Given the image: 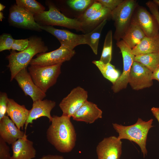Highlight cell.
Listing matches in <instances>:
<instances>
[{
	"mask_svg": "<svg viewBox=\"0 0 159 159\" xmlns=\"http://www.w3.org/2000/svg\"><path fill=\"white\" fill-rule=\"evenodd\" d=\"M4 14L2 12H0V21H2V19L4 18Z\"/></svg>",
	"mask_w": 159,
	"mask_h": 159,
	"instance_id": "cell-41",
	"label": "cell"
},
{
	"mask_svg": "<svg viewBox=\"0 0 159 159\" xmlns=\"http://www.w3.org/2000/svg\"><path fill=\"white\" fill-rule=\"evenodd\" d=\"M102 7L101 4L96 0L82 14L79 16L77 19L82 24L95 15Z\"/></svg>",
	"mask_w": 159,
	"mask_h": 159,
	"instance_id": "cell-30",
	"label": "cell"
},
{
	"mask_svg": "<svg viewBox=\"0 0 159 159\" xmlns=\"http://www.w3.org/2000/svg\"><path fill=\"white\" fill-rule=\"evenodd\" d=\"M102 5V7L109 9L112 11L124 1V0H96Z\"/></svg>",
	"mask_w": 159,
	"mask_h": 159,
	"instance_id": "cell-32",
	"label": "cell"
},
{
	"mask_svg": "<svg viewBox=\"0 0 159 159\" xmlns=\"http://www.w3.org/2000/svg\"><path fill=\"white\" fill-rule=\"evenodd\" d=\"M34 15L23 8L14 4L10 7L8 21L11 26L22 29L41 31L35 21Z\"/></svg>",
	"mask_w": 159,
	"mask_h": 159,
	"instance_id": "cell-9",
	"label": "cell"
},
{
	"mask_svg": "<svg viewBox=\"0 0 159 159\" xmlns=\"http://www.w3.org/2000/svg\"><path fill=\"white\" fill-rule=\"evenodd\" d=\"M153 1L158 6H159V0H153Z\"/></svg>",
	"mask_w": 159,
	"mask_h": 159,
	"instance_id": "cell-42",
	"label": "cell"
},
{
	"mask_svg": "<svg viewBox=\"0 0 159 159\" xmlns=\"http://www.w3.org/2000/svg\"><path fill=\"white\" fill-rule=\"evenodd\" d=\"M138 5L135 0H124L123 2L111 12V19L114 21L115 29L114 39L121 40L132 21L134 11Z\"/></svg>",
	"mask_w": 159,
	"mask_h": 159,
	"instance_id": "cell-5",
	"label": "cell"
},
{
	"mask_svg": "<svg viewBox=\"0 0 159 159\" xmlns=\"http://www.w3.org/2000/svg\"><path fill=\"white\" fill-rule=\"evenodd\" d=\"M153 73L140 63L134 61L131 67L128 83L135 90L150 87L153 84Z\"/></svg>",
	"mask_w": 159,
	"mask_h": 159,
	"instance_id": "cell-11",
	"label": "cell"
},
{
	"mask_svg": "<svg viewBox=\"0 0 159 159\" xmlns=\"http://www.w3.org/2000/svg\"><path fill=\"white\" fill-rule=\"evenodd\" d=\"M151 14L153 15L159 26V11L158 6L153 1H149L146 3Z\"/></svg>",
	"mask_w": 159,
	"mask_h": 159,
	"instance_id": "cell-36",
	"label": "cell"
},
{
	"mask_svg": "<svg viewBox=\"0 0 159 159\" xmlns=\"http://www.w3.org/2000/svg\"><path fill=\"white\" fill-rule=\"evenodd\" d=\"M14 79L16 80L25 95L30 96L33 102L42 100L46 96V93L34 84L26 68L19 71Z\"/></svg>",
	"mask_w": 159,
	"mask_h": 159,
	"instance_id": "cell-15",
	"label": "cell"
},
{
	"mask_svg": "<svg viewBox=\"0 0 159 159\" xmlns=\"http://www.w3.org/2000/svg\"><path fill=\"white\" fill-rule=\"evenodd\" d=\"M132 52L135 56L159 52V33L153 37L145 36Z\"/></svg>",
	"mask_w": 159,
	"mask_h": 159,
	"instance_id": "cell-21",
	"label": "cell"
},
{
	"mask_svg": "<svg viewBox=\"0 0 159 159\" xmlns=\"http://www.w3.org/2000/svg\"><path fill=\"white\" fill-rule=\"evenodd\" d=\"M16 4L34 15L40 14L45 11V7L35 0H16Z\"/></svg>",
	"mask_w": 159,
	"mask_h": 159,
	"instance_id": "cell-28",
	"label": "cell"
},
{
	"mask_svg": "<svg viewBox=\"0 0 159 159\" xmlns=\"http://www.w3.org/2000/svg\"><path fill=\"white\" fill-rule=\"evenodd\" d=\"M44 30L56 37L61 45L73 50L76 46L85 44L83 34H78L68 30L55 28L51 26H40Z\"/></svg>",
	"mask_w": 159,
	"mask_h": 159,
	"instance_id": "cell-14",
	"label": "cell"
},
{
	"mask_svg": "<svg viewBox=\"0 0 159 159\" xmlns=\"http://www.w3.org/2000/svg\"><path fill=\"white\" fill-rule=\"evenodd\" d=\"M29 110L24 105H21L12 99L9 98L7 106V115L10 118L16 126L22 130L27 119Z\"/></svg>",
	"mask_w": 159,
	"mask_h": 159,
	"instance_id": "cell-20",
	"label": "cell"
},
{
	"mask_svg": "<svg viewBox=\"0 0 159 159\" xmlns=\"http://www.w3.org/2000/svg\"><path fill=\"white\" fill-rule=\"evenodd\" d=\"M26 134L11 144L12 155L10 159H32L36 156V151L32 141L27 138Z\"/></svg>",
	"mask_w": 159,
	"mask_h": 159,
	"instance_id": "cell-18",
	"label": "cell"
},
{
	"mask_svg": "<svg viewBox=\"0 0 159 159\" xmlns=\"http://www.w3.org/2000/svg\"><path fill=\"white\" fill-rule=\"evenodd\" d=\"M29 39L28 45L25 49L19 52L12 50L6 57L9 61L7 67L10 71V81L19 71L26 68L34 56L38 53L46 52L48 50L47 46L40 37L32 36Z\"/></svg>",
	"mask_w": 159,
	"mask_h": 159,
	"instance_id": "cell-2",
	"label": "cell"
},
{
	"mask_svg": "<svg viewBox=\"0 0 159 159\" xmlns=\"http://www.w3.org/2000/svg\"><path fill=\"white\" fill-rule=\"evenodd\" d=\"M87 91L82 87L78 86L73 89L59 104L62 115L72 117L87 100Z\"/></svg>",
	"mask_w": 159,
	"mask_h": 159,
	"instance_id": "cell-10",
	"label": "cell"
},
{
	"mask_svg": "<svg viewBox=\"0 0 159 159\" xmlns=\"http://www.w3.org/2000/svg\"><path fill=\"white\" fill-rule=\"evenodd\" d=\"M112 34L111 30L106 34L100 61L104 64L110 63L112 59Z\"/></svg>",
	"mask_w": 159,
	"mask_h": 159,
	"instance_id": "cell-27",
	"label": "cell"
},
{
	"mask_svg": "<svg viewBox=\"0 0 159 159\" xmlns=\"http://www.w3.org/2000/svg\"><path fill=\"white\" fill-rule=\"evenodd\" d=\"M132 19L143 30L146 36L152 37L159 33V26L153 15L144 7L138 5Z\"/></svg>",
	"mask_w": 159,
	"mask_h": 159,
	"instance_id": "cell-12",
	"label": "cell"
},
{
	"mask_svg": "<svg viewBox=\"0 0 159 159\" xmlns=\"http://www.w3.org/2000/svg\"><path fill=\"white\" fill-rule=\"evenodd\" d=\"M56 105L55 101L47 99L33 102L32 107L29 110L28 117L24 125L25 131L29 124L32 123L33 120L41 117H47L49 122H51L52 117L51 112Z\"/></svg>",
	"mask_w": 159,
	"mask_h": 159,
	"instance_id": "cell-16",
	"label": "cell"
},
{
	"mask_svg": "<svg viewBox=\"0 0 159 159\" xmlns=\"http://www.w3.org/2000/svg\"><path fill=\"white\" fill-rule=\"evenodd\" d=\"M52 117L46 132L48 141L61 153L71 152L75 146L77 136L70 118L62 115Z\"/></svg>",
	"mask_w": 159,
	"mask_h": 159,
	"instance_id": "cell-1",
	"label": "cell"
},
{
	"mask_svg": "<svg viewBox=\"0 0 159 159\" xmlns=\"http://www.w3.org/2000/svg\"><path fill=\"white\" fill-rule=\"evenodd\" d=\"M121 140L115 136L104 138L97 145L98 159H120L122 150Z\"/></svg>",
	"mask_w": 159,
	"mask_h": 159,
	"instance_id": "cell-13",
	"label": "cell"
},
{
	"mask_svg": "<svg viewBox=\"0 0 159 159\" xmlns=\"http://www.w3.org/2000/svg\"><path fill=\"white\" fill-rule=\"evenodd\" d=\"M152 78L153 80H157L159 82V66L153 73Z\"/></svg>",
	"mask_w": 159,
	"mask_h": 159,
	"instance_id": "cell-39",
	"label": "cell"
},
{
	"mask_svg": "<svg viewBox=\"0 0 159 159\" xmlns=\"http://www.w3.org/2000/svg\"><path fill=\"white\" fill-rule=\"evenodd\" d=\"M102 111L97 105L87 100L72 117L74 120L91 124L102 118Z\"/></svg>",
	"mask_w": 159,
	"mask_h": 159,
	"instance_id": "cell-17",
	"label": "cell"
},
{
	"mask_svg": "<svg viewBox=\"0 0 159 159\" xmlns=\"http://www.w3.org/2000/svg\"><path fill=\"white\" fill-rule=\"evenodd\" d=\"M151 111L159 123V107H153L151 108Z\"/></svg>",
	"mask_w": 159,
	"mask_h": 159,
	"instance_id": "cell-38",
	"label": "cell"
},
{
	"mask_svg": "<svg viewBox=\"0 0 159 159\" xmlns=\"http://www.w3.org/2000/svg\"><path fill=\"white\" fill-rule=\"evenodd\" d=\"M49 10L34 15L36 22L40 26H57L83 32L81 23L77 18L67 17L50 1L46 2Z\"/></svg>",
	"mask_w": 159,
	"mask_h": 159,
	"instance_id": "cell-4",
	"label": "cell"
},
{
	"mask_svg": "<svg viewBox=\"0 0 159 159\" xmlns=\"http://www.w3.org/2000/svg\"><path fill=\"white\" fill-rule=\"evenodd\" d=\"M145 36L143 30L132 19L130 25L122 39L132 49Z\"/></svg>",
	"mask_w": 159,
	"mask_h": 159,
	"instance_id": "cell-22",
	"label": "cell"
},
{
	"mask_svg": "<svg viewBox=\"0 0 159 159\" xmlns=\"http://www.w3.org/2000/svg\"><path fill=\"white\" fill-rule=\"evenodd\" d=\"M95 1V0H68L66 2L69 7L77 11L81 12L82 14Z\"/></svg>",
	"mask_w": 159,
	"mask_h": 159,
	"instance_id": "cell-29",
	"label": "cell"
},
{
	"mask_svg": "<svg viewBox=\"0 0 159 159\" xmlns=\"http://www.w3.org/2000/svg\"><path fill=\"white\" fill-rule=\"evenodd\" d=\"M9 98L7 94L4 92L0 93V120L6 113L7 103Z\"/></svg>",
	"mask_w": 159,
	"mask_h": 159,
	"instance_id": "cell-33",
	"label": "cell"
},
{
	"mask_svg": "<svg viewBox=\"0 0 159 159\" xmlns=\"http://www.w3.org/2000/svg\"><path fill=\"white\" fill-rule=\"evenodd\" d=\"M37 159H64V157L59 155L48 154L43 155Z\"/></svg>",
	"mask_w": 159,
	"mask_h": 159,
	"instance_id": "cell-37",
	"label": "cell"
},
{
	"mask_svg": "<svg viewBox=\"0 0 159 159\" xmlns=\"http://www.w3.org/2000/svg\"><path fill=\"white\" fill-rule=\"evenodd\" d=\"M29 43V39H14L11 49L19 51H23L28 47Z\"/></svg>",
	"mask_w": 159,
	"mask_h": 159,
	"instance_id": "cell-35",
	"label": "cell"
},
{
	"mask_svg": "<svg viewBox=\"0 0 159 159\" xmlns=\"http://www.w3.org/2000/svg\"><path fill=\"white\" fill-rule=\"evenodd\" d=\"M62 64H60L49 66L30 65L28 69L34 84L46 93L56 83L61 73Z\"/></svg>",
	"mask_w": 159,
	"mask_h": 159,
	"instance_id": "cell-6",
	"label": "cell"
},
{
	"mask_svg": "<svg viewBox=\"0 0 159 159\" xmlns=\"http://www.w3.org/2000/svg\"><path fill=\"white\" fill-rule=\"evenodd\" d=\"M14 39L10 34H2L0 36V51L11 49Z\"/></svg>",
	"mask_w": 159,
	"mask_h": 159,
	"instance_id": "cell-31",
	"label": "cell"
},
{
	"mask_svg": "<svg viewBox=\"0 0 159 159\" xmlns=\"http://www.w3.org/2000/svg\"><path fill=\"white\" fill-rule=\"evenodd\" d=\"M11 156L9 146L0 138V159H10Z\"/></svg>",
	"mask_w": 159,
	"mask_h": 159,
	"instance_id": "cell-34",
	"label": "cell"
},
{
	"mask_svg": "<svg viewBox=\"0 0 159 159\" xmlns=\"http://www.w3.org/2000/svg\"><path fill=\"white\" fill-rule=\"evenodd\" d=\"M107 20L106 19L104 20L91 32L83 34L85 44L90 46L96 55L97 54L99 40L101 33L107 23Z\"/></svg>",
	"mask_w": 159,
	"mask_h": 159,
	"instance_id": "cell-25",
	"label": "cell"
},
{
	"mask_svg": "<svg viewBox=\"0 0 159 159\" xmlns=\"http://www.w3.org/2000/svg\"><path fill=\"white\" fill-rule=\"evenodd\" d=\"M92 63L99 69L103 77L113 84L120 74L119 71L110 63L104 64L99 60H93Z\"/></svg>",
	"mask_w": 159,
	"mask_h": 159,
	"instance_id": "cell-24",
	"label": "cell"
},
{
	"mask_svg": "<svg viewBox=\"0 0 159 159\" xmlns=\"http://www.w3.org/2000/svg\"><path fill=\"white\" fill-rule=\"evenodd\" d=\"M112 11L103 7L95 15L82 23L83 32L88 33L99 25L104 20L111 19Z\"/></svg>",
	"mask_w": 159,
	"mask_h": 159,
	"instance_id": "cell-23",
	"label": "cell"
},
{
	"mask_svg": "<svg viewBox=\"0 0 159 159\" xmlns=\"http://www.w3.org/2000/svg\"><path fill=\"white\" fill-rule=\"evenodd\" d=\"M5 6L2 4H0V11H3L5 8Z\"/></svg>",
	"mask_w": 159,
	"mask_h": 159,
	"instance_id": "cell-40",
	"label": "cell"
},
{
	"mask_svg": "<svg viewBox=\"0 0 159 159\" xmlns=\"http://www.w3.org/2000/svg\"><path fill=\"white\" fill-rule=\"evenodd\" d=\"M152 119L146 121L138 118L134 124L124 126L116 123H112L113 128L117 132L118 138L125 139L134 142L140 147L144 158L147 155L146 148L147 135L150 129L153 127Z\"/></svg>",
	"mask_w": 159,
	"mask_h": 159,
	"instance_id": "cell-3",
	"label": "cell"
},
{
	"mask_svg": "<svg viewBox=\"0 0 159 159\" xmlns=\"http://www.w3.org/2000/svg\"><path fill=\"white\" fill-rule=\"evenodd\" d=\"M75 53V50L61 45L55 50L38 54L36 57L32 59L29 64L49 66L62 64L70 60Z\"/></svg>",
	"mask_w": 159,
	"mask_h": 159,
	"instance_id": "cell-8",
	"label": "cell"
},
{
	"mask_svg": "<svg viewBox=\"0 0 159 159\" xmlns=\"http://www.w3.org/2000/svg\"><path fill=\"white\" fill-rule=\"evenodd\" d=\"M26 132L20 130L7 115L0 120V138L8 144H12L23 138Z\"/></svg>",
	"mask_w": 159,
	"mask_h": 159,
	"instance_id": "cell-19",
	"label": "cell"
},
{
	"mask_svg": "<svg viewBox=\"0 0 159 159\" xmlns=\"http://www.w3.org/2000/svg\"><path fill=\"white\" fill-rule=\"evenodd\" d=\"M116 45L122 54L123 67L122 74L112 87V89L115 93L127 87L129 83L131 67L134 62L135 57L132 52V49L122 40L117 41Z\"/></svg>",
	"mask_w": 159,
	"mask_h": 159,
	"instance_id": "cell-7",
	"label": "cell"
},
{
	"mask_svg": "<svg viewBox=\"0 0 159 159\" xmlns=\"http://www.w3.org/2000/svg\"><path fill=\"white\" fill-rule=\"evenodd\" d=\"M134 61L140 63L153 72L159 66V52L135 56Z\"/></svg>",
	"mask_w": 159,
	"mask_h": 159,
	"instance_id": "cell-26",
	"label": "cell"
}]
</instances>
